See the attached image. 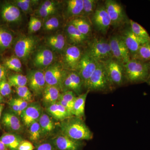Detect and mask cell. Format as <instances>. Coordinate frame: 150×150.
Returning a JSON list of instances; mask_svg holds the SVG:
<instances>
[{
  "instance_id": "obj_1",
  "label": "cell",
  "mask_w": 150,
  "mask_h": 150,
  "mask_svg": "<svg viewBox=\"0 0 150 150\" xmlns=\"http://www.w3.org/2000/svg\"><path fill=\"white\" fill-rule=\"evenodd\" d=\"M60 127L62 134L74 140L89 141L93 138V133L83 119L74 115L61 121Z\"/></svg>"
},
{
  "instance_id": "obj_2",
  "label": "cell",
  "mask_w": 150,
  "mask_h": 150,
  "mask_svg": "<svg viewBox=\"0 0 150 150\" xmlns=\"http://www.w3.org/2000/svg\"><path fill=\"white\" fill-rule=\"evenodd\" d=\"M125 79L131 83H146L150 76V61L131 59L123 64Z\"/></svg>"
},
{
  "instance_id": "obj_3",
  "label": "cell",
  "mask_w": 150,
  "mask_h": 150,
  "mask_svg": "<svg viewBox=\"0 0 150 150\" xmlns=\"http://www.w3.org/2000/svg\"><path fill=\"white\" fill-rule=\"evenodd\" d=\"M114 88L110 83L104 64L99 62L96 70L89 80L86 91L104 93L110 91Z\"/></svg>"
},
{
  "instance_id": "obj_4",
  "label": "cell",
  "mask_w": 150,
  "mask_h": 150,
  "mask_svg": "<svg viewBox=\"0 0 150 150\" xmlns=\"http://www.w3.org/2000/svg\"><path fill=\"white\" fill-rule=\"evenodd\" d=\"M85 50L98 62H103L112 58L109 40L102 37L91 38Z\"/></svg>"
},
{
  "instance_id": "obj_5",
  "label": "cell",
  "mask_w": 150,
  "mask_h": 150,
  "mask_svg": "<svg viewBox=\"0 0 150 150\" xmlns=\"http://www.w3.org/2000/svg\"><path fill=\"white\" fill-rule=\"evenodd\" d=\"M85 50L82 46L68 44L62 53L61 63L64 69L78 71L79 65Z\"/></svg>"
},
{
  "instance_id": "obj_6",
  "label": "cell",
  "mask_w": 150,
  "mask_h": 150,
  "mask_svg": "<svg viewBox=\"0 0 150 150\" xmlns=\"http://www.w3.org/2000/svg\"><path fill=\"white\" fill-rule=\"evenodd\" d=\"M104 5L110 17L111 21V26L117 28L123 26L129 23L128 17L126 15L123 6L115 0H106Z\"/></svg>"
},
{
  "instance_id": "obj_7",
  "label": "cell",
  "mask_w": 150,
  "mask_h": 150,
  "mask_svg": "<svg viewBox=\"0 0 150 150\" xmlns=\"http://www.w3.org/2000/svg\"><path fill=\"white\" fill-rule=\"evenodd\" d=\"M38 44L37 38L33 36H25L20 38L15 44V54L21 60L26 62L35 51Z\"/></svg>"
},
{
  "instance_id": "obj_8",
  "label": "cell",
  "mask_w": 150,
  "mask_h": 150,
  "mask_svg": "<svg viewBox=\"0 0 150 150\" xmlns=\"http://www.w3.org/2000/svg\"><path fill=\"white\" fill-rule=\"evenodd\" d=\"M89 18L93 27L97 31L104 35L107 33L111 21L104 4H98L94 13Z\"/></svg>"
},
{
  "instance_id": "obj_9",
  "label": "cell",
  "mask_w": 150,
  "mask_h": 150,
  "mask_svg": "<svg viewBox=\"0 0 150 150\" xmlns=\"http://www.w3.org/2000/svg\"><path fill=\"white\" fill-rule=\"evenodd\" d=\"M113 87L122 86L126 81L123 64L112 58L102 62Z\"/></svg>"
},
{
  "instance_id": "obj_10",
  "label": "cell",
  "mask_w": 150,
  "mask_h": 150,
  "mask_svg": "<svg viewBox=\"0 0 150 150\" xmlns=\"http://www.w3.org/2000/svg\"><path fill=\"white\" fill-rule=\"evenodd\" d=\"M109 42L113 59L123 64L130 61L131 59L130 53L119 34L111 36Z\"/></svg>"
},
{
  "instance_id": "obj_11",
  "label": "cell",
  "mask_w": 150,
  "mask_h": 150,
  "mask_svg": "<svg viewBox=\"0 0 150 150\" xmlns=\"http://www.w3.org/2000/svg\"><path fill=\"white\" fill-rule=\"evenodd\" d=\"M66 71L61 63H54L46 68L44 73L47 85L56 87L62 92V83Z\"/></svg>"
},
{
  "instance_id": "obj_12",
  "label": "cell",
  "mask_w": 150,
  "mask_h": 150,
  "mask_svg": "<svg viewBox=\"0 0 150 150\" xmlns=\"http://www.w3.org/2000/svg\"><path fill=\"white\" fill-rule=\"evenodd\" d=\"M98 63L99 62L93 58L85 49L77 72L82 79L85 89L89 80L96 70Z\"/></svg>"
},
{
  "instance_id": "obj_13",
  "label": "cell",
  "mask_w": 150,
  "mask_h": 150,
  "mask_svg": "<svg viewBox=\"0 0 150 150\" xmlns=\"http://www.w3.org/2000/svg\"><path fill=\"white\" fill-rule=\"evenodd\" d=\"M83 88V81L79 73L67 70L62 83V93L71 91L78 96L82 93Z\"/></svg>"
},
{
  "instance_id": "obj_14",
  "label": "cell",
  "mask_w": 150,
  "mask_h": 150,
  "mask_svg": "<svg viewBox=\"0 0 150 150\" xmlns=\"http://www.w3.org/2000/svg\"><path fill=\"white\" fill-rule=\"evenodd\" d=\"M26 76L30 89L36 96L42 95L47 86L44 71L40 69L30 70Z\"/></svg>"
},
{
  "instance_id": "obj_15",
  "label": "cell",
  "mask_w": 150,
  "mask_h": 150,
  "mask_svg": "<svg viewBox=\"0 0 150 150\" xmlns=\"http://www.w3.org/2000/svg\"><path fill=\"white\" fill-rule=\"evenodd\" d=\"M51 142L57 150H83L86 145L84 141L73 139L61 133Z\"/></svg>"
},
{
  "instance_id": "obj_16",
  "label": "cell",
  "mask_w": 150,
  "mask_h": 150,
  "mask_svg": "<svg viewBox=\"0 0 150 150\" xmlns=\"http://www.w3.org/2000/svg\"><path fill=\"white\" fill-rule=\"evenodd\" d=\"M119 35L121 36L129 50L131 59H132L137 54L140 46L150 41L144 40L137 37L131 31L130 25L129 27L126 28L122 30Z\"/></svg>"
},
{
  "instance_id": "obj_17",
  "label": "cell",
  "mask_w": 150,
  "mask_h": 150,
  "mask_svg": "<svg viewBox=\"0 0 150 150\" xmlns=\"http://www.w3.org/2000/svg\"><path fill=\"white\" fill-rule=\"evenodd\" d=\"M64 34L67 44L82 46L86 45L90 38L81 33L73 24L68 23L65 29Z\"/></svg>"
},
{
  "instance_id": "obj_18",
  "label": "cell",
  "mask_w": 150,
  "mask_h": 150,
  "mask_svg": "<svg viewBox=\"0 0 150 150\" xmlns=\"http://www.w3.org/2000/svg\"><path fill=\"white\" fill-rule=\"evenodd\" d=\"M54 54L52 50L43 47L38 49L33 57V65L38 69H46L53 64Z\"/></svg>"
},
{
  "instance_id": "obj_19",
  "label": "cell",
  "mask_w": 150,
  "mask_h": 150,
  "mask_svg": "<svg viewBox=\"0 0 150 150\" xmlns=\"http://www.w3.org/2000/svg\"><path fill=\"white\" fill-rule=\"evenodd\" d=\"M43 110L38 103H31L21 115V120L25 126L28 128L33 123L38 121Z\"/></svg>"
},
{
  "instance_id": "obj_20",
  "label": "cell",
  "mask_w": 150,
  "mask_h": 150,
  "mask_svg": "<svg viewBox=\"0 0 150 150\" xmlns=\"http://www.w3.org/2000/svg\"><path fill=\"white\" fill-rule=\"evenodd\" d=\"M2 124L8 131L13 133H19L23 130L21 121L16 114L11 112H7L3 114Z\"/></svg>"
},
{
  "instance_id": "obj_21",
  "label": "cell",
  "mask_w": 150,
  "mask_h": 150,
  "mask_svg": "<svg viewBox=\"0 0 150 150\" xmlns=\"http://www.w3.org/2000/svg\"><path fill=\"white\" fill-rule=\"evenodd\" d=\"M1 15L7 22L16 23L21 19V11L14 4L7 3L2 7Z\"/></svg>"
},
{
  "instance_id": "obj_22",
  "label": "cell",
  "mask_w": 150,
  "mask_h": 150,
  "mask_svg": "<svg viewBox=\"0 0 150 150\" xmlns=\"http://www.w3.org/2000/svg\"><path fill=\"white\" fill-rule=\"evenodd\" d=\"M46 42L52 50L61 54L68 45L64 33H59L51 35L46 38Z\"/></svg>"
},
{
  "instance_id": "obj_23",
  "label": "cell",
  "mask_w": 150,
  "mask_h": 150,
  "mask_svg": "<svg viewBox=\"0 0 150 150\" xmlns=\"http://www.w3.org/2000/svg\"><path fill=\"white\" fill-rule=\"evenodd\" d=\"M69 22L76 28L86 37L90 38L92 36V33L93 27L89 18L79 16L73 19Z\"/></svg>"
},
{
  "instance_id": "obj_24",
  "label": "cell",
  "mask_w": 150,
  "mask_h": 150,
  "mask_svg": "<svg viewBox=\"0 0 150 150\" xmlns=\"http://www.w3.org/2000/svg\"><path fill=\"white\" fill-rule=\"evenodd\" d=\"M65 16L70 19L81 16L83 9V0H69L66 1Z\"/></svg>"
},
{
  "instance_id": "obj_25",
  "label": "cell",
  "mask_w": 150,
  "mask_h": 150,
  "mask_svg": "<svg viewBox=\"0 0 150 150\" xmlns=\"http://www.w3.org/2000/svg\"><path fill=\"white\" fill-rule=\"evenodd\" d=\"M46 111L47 114L60 122L72 116L68 110L57 102L47 106Z\"/></svg>"
},
{
  "instance_id": "obj_26",
  "label": "cell",
  "mask_w": 150,
  "mask_h": 150,
  "mask_svg": "<svg viewBox=\"0 0 150 150\" xmlns=\"http://www.w3.org/2000/svg\"><path fill=\"white\" fill-rule=\"evenodd\" d=\"M61 93V91L56 87L46 86L42 93L43 103L47 107L56 103L59 100Z\"/></svg>"
},
{
  "instance_id": "obj_27",
  "label": "cell",
  "mask_w": 150,
  "mask_h": 150,
  "mask_svg": "<svg viewBox=\"0 0 150 150\" xmlns=\"http://www.w3.org/2000/svg\"><path fill=\"white\" fill-rule=\"evenodd\" d=\"M90 91H86L80 95L78 96L73 104L72 115L76 117L84 119L85 116V109L87 97Z\"/></svg>"
},
{
  "instance_id": "obj_28",
  "label": "cell",
  "mask_w": 150,
  "mask_h": 150,
  "mask_svg": "<svg viewBox=\"0 0 150 150\" xmlns=\"http://www.w3.org/2000/svg\"><path fill=\"white\" fill-rule=\"evenodd\" d=\"M0 140L8 150H18L19 146L23 139L16 133H5L0 137Z\"/></svg>"
},
{
  "instance_id": "obj_29",
  "label": "cell",
  "mask_w": 150,
  "mask_h": 150,
  "mask_svg": "<svg viewBox=\"0 0 150 150\" xmlns=\"http://www.w3.org/2000/svg\"><path fill=\"white\" fill-rule=\"evenodd\" d=\"M43 137H46L52 133L55 129V125L48 114L42 113L38 120Z\"/></svg>"
},
{
  "instance_id": "obj_30",
  "label": "cell",
  "mask_w": 150,
  "mask_h": 150,
  "mask_svg": "<svg viewBox=\"0 0 150 150\" xmlns=\"http://www.w3.org/2000/svg\"><path fill=\"white\" fill-rule=\"evenodd\" d=\"M28 133L30 140L35 144L39 143L40 140L43 138L38 121L33 123L28 127Z\"/></svg>"
},
{
  "instance_id": "obj_31",
  "label": "cell",
  "mask_w": 150,
  "mask_h": 150,
  "mask_svg": "<svg viewBox=\"0 0 150 150\" xmlns=\"http://www.w3.org/2000/svg\"><path fill=\"white\" fill-rule=\"evenodd\" d=\"M129 25L131 31L137 37L144 40H150V35L147 30L141 25L132 20L129 21Z\"/></svg>"
},
{
  "instance_id": "obj_32",
  "label": "cell",
  "mask_w": 150,
  "mask_h": 150,
  "mask_svg": "<svg viewBox=\"0 0 150 150\" xmlns=\"http://www.w3.org/2000/svg\"><path fill=\"white\" fill-rule=\"evenodd\" d=\"M132 59H137L143 62H150V41L140 46L137 54Z\"/></svg>"
},
{
  "instance_id": "obj_33",
  "label": "cell",
  "mask_w": 150,
  "mask_h": 150,
  "mask_svg": "<svg viewBox=\"0 0 150 150\" xmlns=\"http://www.w3.org/2000/svg\"><path fill=\"white\" fill-rule=\"evenodd\" d=\"M98 1L97 0H83V9L80 17L90 18L96 9Z\"/></svg>"
},
{
  "instance_id": "obj_34",
  "label": "cell",
  "mask_w": 150,
  "mask_h": 150,
  "mask_svg": "<svg viewBox=\"0 0 150 150\" xmlns=\"http://www.w3.org/2000/svg\"><path fill=\"white\" fill-rule=\"evenodd\" d=\"M13 40V36L9 31L0 28V48L5 50L9 48Z\"/></svg>"
},
{
  "instance_id": "obj_35",
  "label": "cell",
  "mask_w": 150,
  "mask_h": 150,
  "mask_svg": "<svg viewBox=\"0 0 150 150\" xmlns=\"http://www.w3.org/2000/svg\"><path fill=\"white\" fill-rule=\"evenodd\" d=\"M8 81L11 87L16 88L26 86L28 84V79L26 76L21 74H14L9 77Z\"/></svg>"
},
{
  "instance_id": "obj_36",
  "label": "cell",
  "mask_w": 150,
  "mask_h": 150,
  "mask_svg": "<svg viewBox=\"0 0 150 150\" xmlns=\"http://www.w3.org/2000/svg\"><path fill=\"white\" fill-rule=\"evenodd\" d=\"M5 66L9 69L17 72H20L22 71L21 61L16 56H12L6 59L5 61Z\"/></svg>"
},
{
  "instance_id": "obj_37",
  "label": "cell",
  "mask_w": 150,
  "mask_h": 150,
  "mask_svg": "<svg viewBox=\"0 0 150 150\" xmlns=\"http://www.w3.org/2000/svg\"><path fill=\"white\" fill-rule=\"evenodd\" d=\"M16 89L19 98L24 100L28 102L33 101V96L32 93L26 86L16 87Z\"/></svg>"
},
{
  "instance_id": "obj_38",
  "label": "cell",
  "mask_w": 150,
  "mask_h": 150,
  "mask_svg": "<svg viewBox=\"0 0 150 150\" xmlns=\"http://www.w3.org/2000/svg\"><path fill=\"white\" fill-rule=\"evenodd\" d=\"M38 1L30 0H16L14 1L13 4L16 6L21 11L28 13L30 12L34 3Z\"/></svg>"
},
{
  "instance_id": "obj_39",
  "label": "cell",
  "mask_w": 150,
  "mask_h": 150,
  "mask_svg": "<svg viewBox=\"0 0 150 150\" xmlns=\"http://www.w3.org/2000/svg\"><path fill=\"white\" fill-rule=\"evenodd\" d=\"M61 22L57 17L53 16L47 20L44 23L43 28L48 31H51L57 29L60 27Z\"/></svg>"
},
{
  "instance_id": "obj_40",
  "label": "cell",
  "mask_w": 150,
  "mask_h": 150,
  "mask_svg": "<svg viewBox=\"0 0 150 150\" xmlns=\"http://www.w3.org/2000/svg\"><path fill=\"white\" fill-rule=\"evenodd\" d=\"M42 25V22L39 18L36 17H31L28 23V33H33L37 32L41 28Z\"/></svg>"
},
{
  "instance_id": "obj_41",
  "label": "cell",
  "mask_w": 150,
  "mask_h": 150,
  "mask_svg": "<svg viewBox=\"0 0 150 150\" xmlns=\"http://www.w3.org/2000/svg\"><path fill=\"white\" fill-rule=\"evenodd\" d=\"M77 96L76 95L73 91H67L61 93L59 100H63L73 106Z\"/></svg>"
},
{
  "instance_id": "obj_42",
  "label": "cell",
  "mask_w": 150,
  "mask_h": 150,
  "mask_svg": "<svg viewBox=\"0 0 150 150\" xmlns=\"http://www.w3.org/2000/svg\"><path fill=\"white\" fill-rule=\"evenodd\" d=\"M6 79L0 81V94L3 96H7L11 93V88Z\"/></svg>"
},
{
  "instance_id": "obj_43",
  "label": "cell",
  "mask_w": 150,
  "mask_h": 150,
  "mask_svg": "<svg viewBox=\"0 0 150 150\" xmlns=\"http://www.w3.org/2000/svg\"><path fill=\"white\" fill-rule=\"evenodd\" d=\"M34 146L35 150H57L51 142H39Z\"/></svg>"
},
{
  "instance_id": "obj_44",
  "label": "cell",
  "mask_w": 150,
  "mask_h": 150,
  "mask_svg": "<svg viewBox=\"0 0 150 150\" xmlns=\"http://www.w3.org/2000/svg\"><path fill=\"white\" fill-rule=\"evenodd\" d=\"M35 148V146L31 142L23 140L19 146L18 150H33Z\"/></svg>"
},
{
  "instance_id": "obj_45",
  "label": "cell",
  "mask_w": 150,
  "mask_h": 150,
  "mask_svg": "<svg viewBox=\"0 0 150 150\" xmlns=\"http://www.w3.org/2000/svg\"><path fill=\"white\" fill-rule=\"evenodd\" d=\"M56 3L53 1H46L41 4L40 7L48 10L56 11Z\"/></svg>"
},
{
  "instance_id": "obj_46",
  "label": "cell",
  "mask_w": 150,
  "mask_h": 150,
  "mask_svg": "<svg viewBox=\"0 0 150 150\" xmlns=\"http://www.w3.org/2000/svg\"><path fill=\"white\" fill-rule=\"evenodd\" d=\"M16 99L19 108V115L20 116L22 112H23L28 106V102L21 98H16Z\"/></svg>"
},
{
  "instance_id": "obj_47",
  "label": "cell",
  "mask_w": 150,
  "mask_h": 150,
  "mask_svg": "<svg viewBox=\"0 0 150 150\" xmlns=\"http://www.w3.org/2000/svg\"><path fill=\"white\" fill-rule=\"evenodd\" d=\"M55 11L48 10L39 7L37 13L38 16L42 18H46L54 13Z\"/></svg>"
},
{
  "instance_id": "obj_48",
  "label": "cell",
  "mask_w": 150,
  "mask_h": 150,
  "mask_svg": "<svg viewBox=\"0 0 150 150\" xmlns=\"http://www.w3.org/2000/svg\"><path fill=\"white\" fill-rule=\"evenodd\" d=\"M9 105L13 113L16 115H19V108L17 102L16 98H13L10 100L8 102Z\"/></svg>"
},
{
  "instance_id": "obj_49",
  "label": "cell",
  "mask_w": 150,
  "mask_h": 150,
  "mask_svg": "<svg viewBox=\"0 0 150 150\" xmlns=\"http://www.w3.org/2000/svg\"><path fill=\"white\" fill-rule=\"evenodd\" d=\"M6 73L5 67L0 64V81L6 79Z\"/></svg>"
},
{
  "instance_id": "obj_50",
  "label": "cell",
  "mask_w": 150,
  "mask_h": 150,
  "mask_svg": "<svg viewBox=\"0 0 150 150\" xmlns=\"http://www.w3.org/2000/svg\"><path fill=\"white\" fill-rule=\"evenodd\" d=\"M0 150H8L2 142L0 140Z\"/></svg>"
},
{
  "instance_id": "obj_51",
  "label": "cell",
  "mask_w": 150,
  "mask_h": 150,
  "mask_svg": "<svg viewBox=\"0 0 150 150\" xmlns=\"http://www.w3.org/2000/svg\"><path fill=\"white\" fill-rule=\"evenodd\" d=\"M4 108V105L2 104H0V120H1V116L2 112ZM1 127V125H0Z\"/></svg>"
},
{
  "instance_id": "obj_52",
  "label": "cell",
  "mask_w": 150,
  "mask_h": 150,
  "mask_svg": "<svg viewBox=\"0 0 150 150\" xmlns=\"http://www.w3.org/2000/svg\"><path fill=\"white\" fill-rule=\"evenodd\" d=\"M3 101H4L3 96L0 94V104H1V103L2 102H3Z\"/></svg>"
},
{
  "instance_id": "obj_53",
  "label": "cell",
  "mask_w": 150,
  "mask_h": 150,
  "mask_svg": "<svg viewBox=\"0 0 150 150\" xmlns=\"http://www.w3.org/2000/svg\"><path fill=\"white\" fill-rule=\"evenodd\" d=\"M146 83H147L149 86H150V76L149 79H148Z\"/></svg>"
}]
</instances>
